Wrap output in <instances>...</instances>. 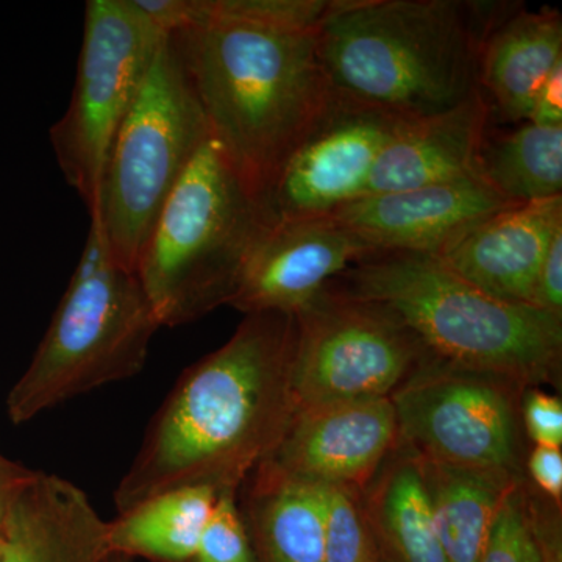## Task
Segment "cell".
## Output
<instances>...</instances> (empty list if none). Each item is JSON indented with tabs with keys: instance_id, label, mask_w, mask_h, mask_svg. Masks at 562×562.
<instances>
[{
	"instance_id": "obj_1",
	"label": "cell",
	"mask_w": 562,
	"mask_h": 562,
	"mask_svg": "<svg viewBox=\"0 0 562 562\" xmlns=\"http://www.w3.org/2000/svg\"><path fill=\"white\" fill-rule=\"evenodd\" d=\"M297 321L255 313L221 349L181 373L114 491L117 514L180 487L238 494L294 416Z\"/></svg>"
},
{
	"instance_id": "obj_2",
	"label": "cell",
	"mask_w": 562,
	"mask_h": 562,
	"mask_svg": "<svg viewBox=\"0 0 562 562\" xmlns=\"http://www.w3.org/2000/svg\"><path fill=\"white\" fill-rule=\"evenodd\" d=\"M513 7L336 0L316 33L322 68L339 98L401 121L432 116L480 91L484 40Z\"/></svg>"
},
{
	"instance_id": "obj_3",
	"label": "cell",
	"mask_w": 562,
	"mask_h": 562,
	"mask_svg": "<svg viewBox=\"0 0 562 562\" xmlns=\"http://www.w3.org/2000/svg\"><path fill=\"white\" fill-rule=\"evenodd\" d=\"M172 35L210 138L260 203L335 99L316 33L205 21Z\"/></svg>"
},
{
	"instance_id": "obj_4",
	"label": "cell",
	"mask_w": 562,
	"mask_h": 562,
	"mask_svg": "<svg viewBox=\"0 0 562 562\" xmlns=\"http://www.w3.org/2000/svg\"><path fill=\"white\" fill-rule=\"evenodd\" d=\"M325 290L386 310L439 360L525 390L560 376L561 316L491 297L436 255L376 251Z\"/></svg>"
},
{
	"instance_id": "obj_5",
	"label": "cell",
	"mask_w": 562,
	"mask_h": 562,
	"mask_svg": "<svg viewBox=\"0 0 562 562\" xmlns=\"http://www.w3.org/2000/svg\"><path fill=\"white\" fill-rule=\"evenodd\" d=\"M32 362L7 397L13 425L143 371L161 327L136 272L111 254L98 214Z\"/></svg>"
},
{
	"instance_id": "obj_6",
	"label": "cell",
	"mask_w": 562,
	"mask_h": 562,
	"mask_svg": "<svg viewBox=\"0 0 562 562\" xmlns=\"http://www.w3.org/2000/svg\"><path fill=\"white\" fill-rule=\"evenodd\" d=\"M268 224L260 203L206 139L162 206L136 276L161 327L231 305Z\"/></svg>"
},
{
	"instance_id": "obj_7",
	"label": "cell",
	"mask_w": 562,
	"mask_h": 562,
	"mask_svg": "<svg viewBox=\"0 0 562 562\" xmlns=\"http://www.w3.org/2000/svg\"><path fill=\"white\" fill-rule=\"evenodd\" d=\"M210 138L173 35H165L103 168L98 214L111 254L136 272L173 188Z\"/></svg>"
},
{
	"instance_id": "obj_8",
	"label": "cell",
	"mask_w": 562,
	"mask_h": 562,
	"mask_svg": "<svg viewBox=\"0 0 562 562\" xmlns=\"http://www.w3.org/2000/svg\"><path fill=\"white\" fill-rule=\"evenodd\" d=\"M162 33L133 0H91L72 99L52 127L50 143L66 183L88 211L98 202L111 144L143 87Z\"/></svg>"
},
{
	"instance_id": "obj_9",
	"label": "cell",
	"mask_w": 562,
	"mask_h": 562,
	"mask_svg": "<svg viewBox=\"0 0 562 562\" xmlns=\"http://www.w3.org/2000/svg\"><path fill=\"white\" fill-rule=\"evenodd\" d=\"M520 384L427 353L391 395L398 443L425 461L520 473Z\"/></svg>"
},
{
	"instance_id": "obj_10",
	"label": "cell",
	"mask_w": 562,
	"mask_h": 562,
	"mask_svg": "<svg viewBox=\"0 0 562 562\" xmlns=\"http://www.w3.org/2000/svg\"><path fill=\"white\" fill-rule=\"evenodd\" d=\"M294 413L390 398L428 353L386 310L324 290L295 314Z\"/></svg>"
},
{
	"instance_id": "obj_11",
	"label": "cell",
	"mask_w": 562,
	"mask_h": 562,
	"mask_svg": "<svg viewBox=\"0 0 562 562\" xmlns=\"http://www.w3.org/2000/svg\"><path fill=\"white\" fill-rule=\"evenodd\" d=\"M403 122L335 94L261 199L268 227L331 216L364 198L380 151Z\"/></svg>"
},
{
	"instance_id": "obj_12",
	"label": "cell",
	"mask_w": 562,
	"mask_h": 562,
	"mask_svg": "<svg viewBox=\"0 0 562 562\" xmlns=\"http://www.w3.org/2000/svg\"><path fill=\"white\" fill-rule=\"evenodd\" d=\"M398 443L391 398L295 412L266 468L288 479L362 494Z\"/></svg>"
},
{
	"instance_id": "obj_13",
	"label": "cell",
	"mask_w": 562,
	"mask_h": 562,
	"mask_svg": "<svg viewBox=\"0 0 562 562\" xmlns=\"http://www.w3.org/2000/svg\"><path fill=\"white\" fill-rule=\"evenodd\" d=\"M376 251L331 216L280 222L251 251L228 306L295 316L336 277Z\"/></svg>"
},
{
	"instance_id": "obj_14",
	"label": "cell",
	"mask_w": 562,
	"mask_h": 562,
	"mask_svg": "<svg viewBox=\"0 0 562 562\" xmlns=\"http://www.w3.org/2000/svg\"><path fill=\"white\" fill-rule=\"evenodd\" d=\"M513 206L476 173L414 190L364 195L331 214L379 251L439 255L475 225Z\"/></svg>"
},
{
	"instance_id": "obj_15",
	"label": "cell",
	"mask_w": 562,
	"mask_h": 562,
	"mask_svg": "<svg viewBox=\"0 0 562 562\" xmlns=\"http://www.w3.org/2000/svg\"><path fill=\"white\" fill-rule=\"evenodd\" d=\"M562 231V195L497 211L465 233L439 260L484 294L535 306L547 250Z\"/></svg>"
},
{
	"instance_id": "obj_16",
	"label": "cell",
	"mask_w": 562,
	"mask_h": 562,
	"mask_svg": "<svg viewBox=\"0 0 562 562\" xmlns=\"http://www.w3.org/2000/svg\"><path fill=\"white\" fill-rule=\"evenodd\" d=\"M109 522L69 480L35 471L3 524V562H109Z\"/></svg>"
},
{
	"instance_id": "obj_17",
	"label": "cell",
	"mask_w": 562,
	"mask_h": 562,
	"mask_svg": "<svg viewBox=\"0 0 562 562\" xmlns=\"http://www.w3.org/2000/svg\"><path fill=\"white\" fill-rule=\"evenodd\" d=\"M491 106L476 91L460 105L403 122L380 151L366 195L414 190L476 173Z\"/></svg>"
},
{
	"instance_id": "obj_18",
	"label": "cell",
	"mask_w": 562,
	"mask_h": 562,
	"mask_svg": "<svg viewBox=\"0 0 562 562\" xmlns=\"http://www.w3.org/2000/svg\"><path fill=\"white\" fill-rule=\"evenodd\" d=\"M562 65V16L554 9L514 5L484 40L480 91L506 121L528 122L536 95Z\"/></svg>"
},
{
	"instance_id": "obj_19",
	"label": "cell",
	"mask_w": 562,
	"mask_h": 562,
	"mask_svg": "<svg viewBox=\"0 0 562 562\" xmlns=\"http://www.w3.org/2000/svg\"><path fill=\"white\" fill-rule=\"evenodd\" d=\"M246 516L258 562H322L327 486L258 465L246 480Z\"/></svg>"
},
{
	"instance_id": "obj_20",
	"label": "cell",
	"mask_w": 562,
	"mask_h": 562,
	"mask_svg": "<svg viewBox=\"0 0 562 562\" xmlns=\"http://www.w3.org/2000/svg\"><path fill=\"white\" fill-rule=\"evenodd\" d=\"M384 562H447L416 454L397 443L361 494Z\"/></svg>"
},
{
	"instance_id": "obj_21",
	"label": "cell",
	"mask_w": 562,
	"mask_h": 562,
	"mask_svg": "<svg viewBox=\"0 0 562 562\" xmlns=\"http://www.w3.org/2000/svg\"><path fill=\"white\" fill-rule=\"evenodd\" d=\"M417 460L447 562H480L503 497L522 475Z\"/></svg>"
},
{
	"instance_id": "obj_22",
	"label": "cell",
	"mask_w": 562,
	"mask_h": 562,
	"mask_svg": "<svg viewBox=\"0 0 562 562\" xmlns=\"http://www.w3.org/2000/svg\"><path fill=\"white\" fill-rule=\"evenodd\" d=\"M211 487H180L140 502L109 522L111 554L150 562H188L216 505Z\"/></svg>"
},
{
	"instance_id": "obj_23",
	"label": "cell",
	"mask_w": 562,
	"mask_h": 562,
	"mask_svg": "<svg viewBox=\"0 0 562 562\" xmlns=\"http://www.w3.org/2000/svg\"><path fill=\"white\" fill-rule=\"evenodd\" d=\"M476 176L512 205L562 195V127L524 122L495 139L484 138Z\"/></svg>"
},
{
	"instance_id": "obj_24",
	"label": "cell",
	"mask_w": 562,
	"mask_h": 562,
	"mask_svg": "<svg viewBox=\"0 0 562 562\" xmlns=\"http://www.w3.org/2000/svg\"><path fill=\"white\" fill-rule=\"evenodd\" d=\"M335 3L336 0H198L199 24L233 21L276 31L317 33Z\"/></svg>"
},
{
	"instance_id": "obj_25",
	"label": "cell",
	"mask_w": 562,
	"mask_h": 562,
	"mask_svg": "<svg viewBox=\"0 0 562 562\" xmlns=\"http://www.w3.org/2000/svg\"><path fill=\"white\" fill-rule=\"evenodd\" d=\"M322 562H384L362 509L361 494L327 487Z\"/></svg>"
},
{
	"instance_id": "obj_26",
	"label": "cell",
	"mask_w": 562,
	"mask_h": 562,
	"mask_svg": "<svg viewBox=\"0 0 562 562\" xmlns=\"http://www.w3.org/2000/svg\"><path fill=\"white\" fill-rule=\"evenodd\" d=\"M480 562H542L524 476L503 497Z\"/></svg>"
},
{
	"instance_id": "obj_27",
	"label": "cell",
	"mask_w": 562,
	"mask_h": 562,
	"mask_svg": "<svg viewBox=\"0 0 562 562\" xmlns=\"http://www.w3.org/2000/svg\"><path fill=\"white\" fill-rule=\"evenodd\" d=\"M188 562H258L236 494H220L198 549Z\"/></svg>"
},
{
	"instance_id": "obj_28",
	"label": "cell",
	"mask_w": 562,
	"mask_h": 562,
	"mask_svg": "<svg viewBox=\"0 0 562 562\" xmlns=\"http://www.w3.org/2000/svg\"><path fill=\"white\" fill-rule=\"evenodd\" d=\"M522 419L525 431L535 446L561 447L562 403L557 395L536 387L524 391Z\"/></svg>"
},
{
	"instance_id": "obj_29",
	"label": "cell",
	"mask_w": 562,
	"mask_h": 562,
	"mask_svg": "<svg viewBox=\"0 0 562 562\" xmlns=\"http://www.w3.org/2000/svg\"><path fill=\"white\" fill-rule=\"evenodd\" d=\"M528 509L536 538L541 547L542 562H562L560 506L549 498L535 497L527 484Z\"/></svg>"
},
{
	"instance_id": "obj_30",
	"label": "cell",
	"mask_w": 562,
	"mask_h": 562,
	"mask_svg": "<svg viewBox=\"0 0 562 562\" xmlns=\"http://www.w3.org/2000/svg\"><path fill=\"white\" fill-rule=\"evenodd\" d=\"M535 306L562 317V231L554 236L539 269Z\"/></svg>"
},
{
	"instance_id": "obj_31",
	"label": "cell",
	"mask_w": 562,
	"mask_h": 562,
	"mask_svg": "<svg viewBox=\"0 0 562 562\" xmlns=\"http://www.w3.org/2000/svg\"><path fill=\"white\" fill-rule=\"evenodd\" d=\"M528 472L541 495L561 508L562 453L561 447L535 446L528 458Z\"/></svg>"
},
{
	"instance_id": "obj_32",
	"label": "cell",
	"mask_w": 562,
	"mask_h": 562,
	"mask_svg": "<svg viewBox=\"0 0 562 562\" xmlns=\"http://www.w3.org/2000/svg\"><path fill=\"white\" fill-rule=\"evenodd\" d=\"M528 122L543 127H562V65L543 81Z\"/></svg>"
},
{
	"instance_id": "obj_33",
	"label": "cell",
	"mask_w": 562,
	"mask_h": 562,
	"mask_svg": "<svg viewBox=\"0 0 562 562\" xmlns=\"http://www.w3.org/2000/svg\"><path fill=\"white\" fill-rule=\"evenodd\" d=\"M33 473L35 471L32 469L25 468L20 462L11 461L0 453V532H2L14 498L20 494L24 484L32 479Z\"/></svg>"
},
{
	"instance_id": "obj_34",
	"label": "cell",
	"mask_w": 562,
	"mask_h": 562,
	"mask_svg": "<svg viewBox=\"0 0 562 562\" xmlns=\"http://www.w3.org/2000/svg\"><path fill=\"white\" fill-rule=\"evenodd\" d=\"M109 562H131V560L120 557V554H111Z\"/></svg>"
},
{
	"instance_id": "obj_35",
	"label": "cell",
	"mask_w": 562,
	"mask_h": 562,
	"mask_svg": "<svg viewBox=\"0 0 562 562\" xmlns=\"http://www.w3.org/2000/svg\"><path fill=\"white\" fill-rule=\"evenodd\" d=\"M0 562H3V543H2V536H0Z\"/></svg>"
}]
</instances>
